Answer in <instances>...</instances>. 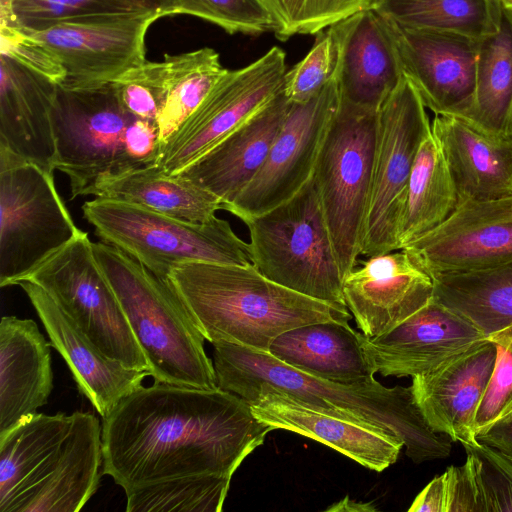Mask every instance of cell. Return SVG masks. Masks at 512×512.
Returning a JSON list of instances; mask_svg holds the SVG:
<instances>
[{
    "label": "cell",
    "instance_id": "6da1fadb",
    "mask_svg": "<svg viewBox=\"0 0 512 512\" xmlns=\"http://www.w3.org/2000/svg\"><path fill=\"white\" fill-rule=\"evenodd\" d=\"M272 430L232 392L155 381L102 418V473L125 493L179 477H232Z\"/></svg>",
    "mask_w": 512,
    "mask_h": 512
},
{
    "label": "cell",
    "instance_id": "7a4b0ae2",
    "mask_svg": "<svg viewBox=\"0 0 512 512\" xmlns=\"http://www.w3.org/2000/svg\"><path fill=\"white\" fill-rule=\"evenodd\" d=\"M213 365L220 389L251 403L275 392L313 409L382 429L399 438L416 464L450 455L451 439L434 431L415 402L412 388L386 387L375 378L345 384L301 372L268 352L213 343Z\"/></svg>",
    "mask_w": 512,
    "mask_h": 512
},
{
    "label": "cell",
    "instance_id": "3957f363",
    "mask_svg": "<svg viewBox=\"0 0 512 512\" xmlns=\"http://www.w3.org/2000/svg\"><path fill=\"white\" fill-rule=\"evenodd\" d=\"M169 281L209 342L268 352L283 332L320 321L348 322V310L305 296L248 266L190 262Z\"/></svg>",
    "mask_w": 512,
    "mask_h": 512
},
{
    "label": "cell",
    "instance_id": "277c9868",
    "mask_svg": "<svg viewBox=\"0 0 512 512\" xmlns=\"http://www.w3.org/2000/svg\"><path fill=\"white\" fill-rule=\"evenodd\" d=\"M52 123L55 169L67 175L71 199L94 195L114 178L158 165L157 124L128 112L113 83L76 90L58 86Z\"/></svg>",
    "mask_w": 512,
    "mask_h": 512
},
{
    "label": "cell",
    "instance_id": "5b68a950",
    "mask_svg": "<svg viewBox=\"0 0 512 512\" xmlns=\"http://www.w3.org/2000/svg\"><path fill=\"white\" fill-rule=\"evenodd\" d=\"M96 260L110 282L157 382L200 389L218 387L205 338L169 281L106 242H92Z\"/></svg>",
    "mask_w": 512,
    "mask_h": 512
},
{
    "label": "cell",
    "instance_id": "8992f818",
    "mask_svg": "<svg viewBox=\"0 0 512 512\" xmlns=\"http://www.w3.org/2000/svg\"><path fill=\"white\" fill-rule=\"evenodd\" d=\"M246 225L252 263L264 276L348 310L343 276L313 179L293 198Z\"/></svg>",
    "mask_w": 512,
    "mask_h": 512
},
{
    "label": "cell",
    "instance_id": "52a82bcc",
    "mask_svg": "<svg viewBox=\"0 0 512 512\" xmlns=\"http://www.w3.org/2000/svg\"><path fill=\"white\" fill-rule=\"evenodd\" d=\"M82 211L104 242L164 279L190 262L253 264L249 244L218 217L205 223L187 222L102 197L86 201Z\"/></svg>",
    "mask_w": 512,
    "mask_h": 512
},
{
    "label": "cell",
    "instance_id": "ba28073f",
    "mask_svg": "<svg viewBox=\"0 0 512 512\" xmlns=\"http://www.w3.org/2000/svg\"><path fill=\"white\" fill-rule=\"evenodd\" d=\"M378 111L340 101L313 182L343 279L358 265L370 202Z\"/></svg>",
    "mask_w": 512,
    "mask_h": 512
},
{
    "label": "cell",
    "instance_id": "9c48e42d",
    "mask_svg": "<svg viewBox=\"0 0 512 512\" xmlns=\"http://www.w3.org/2000/svg\"><path fill=\"white\" fill-rule=\"evenodd\" d=\"M83 232L53 173L0 147V286L18 285Z\"/></svg>",
    "mask_w": 512,
    "mask_h": 512
},
{
    "label": "cell",
    "instance_id": "30bf717a",
    "mask_svg": "<svg viewBox=\"0 0 512 512\" xmlns=\"http://www.w3.org/2000/svg\"><path fill=\"white\" fill-rule=\"evenodd\" d=\"M24 280L41 287L105 356L128 368L149 371L146 357L96 260L86 232Z\"/></svg>",
    "mask_w": 512,
    "mask_h": 512
},
{
    "label": "cell",
    "instance_id": "8fae6325",
    "mask_svg": "<svg viewBox=\"0 0 512 512\" xmlns=\"http://www.w3.org/2000/svg\"><path fill=\"white\" fill-rule=\"evenodd\" d=\"M431 123L417 91L403 75L378 110L373 182L361 255L398 250L397 232L407 184Z\"/></svg>",
    "mask_w": 512,
    "mask_h": 512
},
{
    "label": "cell",
    "instance_id": "7c38bea8",
    "mask_svg": "<svg viewBox=\"0 0 512 512\" xmlns=\"http://www.w3.org/2000/svg\"><path fill=\"white\" fill-rule=\"evenodd\" d=\"M286 53L273 46L250 64L226 70L162 147L158 166L177 174L242 126L282 89Z\"/></svg>",
    "mask_w": 512,
    "mask_h": 512
},
{
    "label": "cell",
    "instance_id": "4fadbf2b",
    "mask_svg": "<svg viewBox=\"0 0 512 512\" xmlns=\"http://www.w3.org/2000/svg\"><path fill=\"white\" fill-rule=\"evenodd\" d=\"M338 106L335 77L309 101L291 103L264 164L224 210L246 224L299 193L313 178L322 142Z\"/></svg>",
    "mask_w": 512,
    "mask_h": 512
},
{
    "label": "cell",
    "instance_id": "5bb4252c",
    "mask_svg": "<svg viewBox=\"0 0 512 512\" xmlns=\"http://www.w3.org/2000/svg\"><path fill=\"white\" fill-rule=\"evenodd\" d=\"M156 20L154 17L94 18L65 21L28 33L60 61L65 78L58 86L86 89L113 83L145 63V37Z\"/></svg>",
    "mask_w": 512,
    "mask_h": 512
},
{
    "label": "cell",
    "instance_id": "9a60e30c",
    "mask_svg": "<svg viewBox=\"0 0 512 512\" xmlns=\"http://www.w3.org/2000/svg\"><path fill=\"white\" fill-rule=\"evenodd\" d=\"M382 17L397 49L403 75L424 106L435 115L465 117L475 95L477 39L405 27Z\"/></svg>",
    "mask_w": 512,
    "mask_h": 512
},
{
    "label": "cell",
    "instance_id": "2e32d148",
    "mask_svg": "<svg viewBox=\"0 0 512 512\" xmlns=\"http://www.w3.org/2000/svg\"><path fill=\"white\" fill-rule=\"evenodd\" d=\"M403 249L430 275L512 262V198L458 201L442 225Z\"/></svg>",
    "mask_w": 512,
    "mask_h": 512
},
{
    "label": "cell",
    "instance_id": "e0dca14e",
    "mask_svg": "<svg viewBox=\"0 0 512 512\" xmlns=\"http://www.w3.org/2000/svg\"><path fill=\"white\" fill-rule=\"evenodd\" d=\"M470 319L434 297L391 330L363 337V350L374 373L414 377L430 372L485 340Z\"/></svg>",
    "mask_w": 512,
    "mask_h": 512
},
{
    "label": "cell",
    "instance_id": "ac0fdd59",
    "mask_svg": "<svg viewBox=\"0 0 512 512\" xmlns=\"http://www.w3.org/2000/svg\"><path fill=\"white\" fill-rule=\"evenodd\" d=\"M367 258L343 279V295L358 328L373 338L426 305L434 296V282L404 249Z\"/></svg>",
    "mask_w": 512,
    "mask_h": 512
},
{
    "label": "cell",
    "instance_id": "d6986e66",
    "mask_svg": "<svg viewBox=\"0 0 512 512\" xmlns=\"http://www.w3.org/2000/svg\"><path fill=\"white\" fill-rule=\"evenodd\" d=\"M495 358L496 345L486 338L436 369L412 378L415 402L434 431L462 445L479 443L475 417Z\"/></svg>",
    "mask_w": 512,
    "mask_h": 512
},
{
    "label": "cell",
    "instance_id": "ffe728a7",
    "mask_svg": "<svg viewBox=\"0 0 512 512\" xmlns=\"http://www.w3.org/2000/svg\"><path fill=\"white\" fill-rule=\"evenodd\" d=\"M330 28L337 44L334 77L340 101L378 111L403 76L384 18L369 9Z\"/></svg>",
    "mask_w": 512,
    "mask_h": 512
},
{
    "label": "cell",
    "instance_id": "44dd1931",
    "mask_svg": "<svg viewBox=\"0 0 512 512\" xmlns=\"http://www.w3.org/2000/svg\"><path fill=\"white\" fill-rule=\"evenodd\" d=\"M18 285L28 296L54 347L66 361L79 391L104 418L150 376L105 356L37 284Z\"/></svg>",
    "mask_w": 512,
    "mask_h": 512
},
{
    "label": "cell",
    "instance_id": "7402d4cb",
    "mask_svg": "<svg viewBox=\"0 0 512 512\" xmlns=\"http://www.w3.org/2000/svg\"><path fill=\"white\" fill-rule=\"evenodd\" d=\"M249 404L255 417L273 429L323 443L376 472L394 464L404 447L382 429L313 409L279 393H262Z\"/></svg>",
    "mask_w": 512,
    "mask_h": 512
},
{
    "label": "cell",
    "instance_id": "603a6c76",
    "mask_svg": "<svg viewBox=\"0 0 512 512\" xmlns=\"http://www.w3.org/2000/svg\"><path fill=\"white\" fill-rule=\"evenodd\" d=\"M57 91L56 83L0 54V147L52 173Z\"/></svg>",
    "mask_w": 512,
    "mask_h": 512
},
{
    "label": "cell",
    "instance_id": "cb8c5ba5",
    "mask_svg": "<svg viewBox=\"0 0 512 512\" xmlns=\"http://www.w3.org/2000/svg\"><path fill=\"white\" fill-rule=\"evenodd\" d=\"M431 130L459 201L512 198V136L488 134L451 115H435Z\"/></svg>",
    "mask_w": 512,
    "mask_h": 512
},
{
    "label": "cell",
    "instance_id": "d4e9b609",
    "mask_svg": "<svg viewBox=\"0 0 512 512\" xmlns=\"http://www.w3.org/2000/svg\"><path fill=\"white\" fill-rule=\"evenodd\" d=\"M290 107L282 87L252 118L177 174L213 193L225 209L264 164Z\"/></svg>",
    "mask_w": 512,
    "mask_h": 512
},
{
    "label": "cell",
    "instance_id": "484cf974",
    "mask_svg": "<svg viewBox=\"0 0 512 512\" xmlns=\"http://www.w3.org/2000/svg\"><path fill=\"white\" fill-rule=\"evenodd\" d=\"M50 343L35 321L0 322V435L37 414L53 389Z\"/></svg>",
    "mask_w": 512,
    "mask_h": 512
},
{
    "label": "cell",
    "instance_id": "4316f807",
    "mask_svg": "<svg viewBox=\"0 0 512 512\" xmlns=\"http://www.w3.org/2000/svg\"><path fill=\"white\" fill-rule=\"evenodd\" d=\"M71 423L72 414L37 413L0 435V512H22L55 469Z\"/></svg>",
    "mask_w": 512,
    "mask_h": 512
},
{
    "label": "cell",
    "instance_id": "83f0119b",
    "mask_svg": "<svg viewBox=\"0 0 512 512\" xmlns=\"http://www.w3.org/2000/svg\"><path fill=\"white\" fill-rule=\"evenodd\" d=\"M363 337L348 322H314L280 334L268 353L306 374L338 383H358L375 374L363 350Z\"/></svg>",
    "mask_w": 512,
    "mask_h": 512
},
{
    "label": "cell",
    "instance_id": "f1b7e54d",
    "mask_svg": "<svg viewBox=\"0 0 512 512\" xmlns=\"http://www.w3.org/2000/svg\"><path fill=\"white\" fill-rule=\"evenodd\" d=\"M102 462L99 419L92 413L75 411L57 472L31 495L23 512L81 510L97 491Z\"/></svg>",
    "mask_w": 512,
    "mask_h": 512
},
{
    "label": "cell",
    "instance_id": "f546056e",
    "mask_svg": "<svg viewBox=\"0 0 512 512\" xmlns=\"http://www.w3.org/2000/svg\"><path fill=\"white\" fill-rule=\"evenodd\" d=\"M94 196L135 205L152 212L193 223H205L223 209L210 191L158 165L131 171L100 185Z\"/></svg>",
    "mask_w": 512,
    "mask_h": 512
},
{
    "label": "cell",
    "instance_id": "4dcf8cb0",
    "mask_svg": "<svg viewBox=\"0 0 512 512\" xmlns=\"http://www.w3.org/2000/svg\"><path fill=\"white\" fill-rule=\"evenodd\" d=\"M462 119L488 134L512 136V6L503 2L498 29L477 39L475 95Z\"/></svg>",
    "mask_w": 512,
    "mask_h": 512
},
{
    "label": "cell",
    "instance_id": "1f68e13d",
    "mask_svg": "<svg viewBox=\"0 0 512 512\" xmlns=\"http://www.w3.org/2000/svg\"><path fill=\"white\" fill-rule=\"evenodd\" d=\"M458 201L450 171L430 130L419 146L408 180L397 232L398 250L442 225Z\"/></svg>",
    "mask_w": 512,
    "mask_h": 512
},
{
    "label": "cell",
    "instance_id": "d6a6232c",
    "mask_svg": "<svg viewBox=\"0 0 512 512\" xmlns=\"http://www.w3.org/2000/svg\"><path fill=\"white\" fill-rule=\"evenodd\" d=\"M431 277L433 297L470 319L486 336L512 323V262Z\"/></svg>",
    "mask_w": 512,
    "mask_h": 512
},
{
    "label": "cell",
    "instance_id": "836d02e7",
    "mask_svg": "<svg viewBox=\"0 0 512 512\" xmlns=\"http://www.w3.org/2000/svg\"><path fill=\"white\" fill-rule=\"evenodd\" d=\"M501 0H382L374 8L399 25L479 39L498 29Z\"/></svg>",
    "mask_w": 512,
    "mask_h": 512
},
{
    "label": "cell",
    "instance_id": "e575fe53",
    "mask_svg": "<svg viewBox=\"0 0 512 512\" xmlns=\"http://www.w3.org/2000/svg\"><path fill=\"white\" fill-rule=\"evenodd\" d=\"M164 61L167 69L166 97L157 119L162 147L227 70L222 66L218 52L208 47L165 55Z\"/></svg>",
    "mask_w": 512,
    "mask_h": 512
},
{
    "label": "cell",
    "instance_id": "d590c367",
    "mask_svg": "<svg viewBox=\"0 0 512 512\" xmlns=\"http://www.w3.org/2000/svg\"><path fill=\"white\" fill-rule=\"evenodd\" d=\"M176 0H12L6 25L27 32L65 21L175 15Z\"/></svg>",
    "mask_w": 512,
    "mask_h": 512
},
{
    "label": "cell",
    "instance_id": "8d00e7d4",
    "mask_svg": "<svg viewBox=\"0 0 512 512\" xmlns=\"http://www.w3.org/2000/svg\"><path fill=\"white\" fill-rule=\"evenodd\" d=\"M231 476L202 474L151 483L126 492L127 512H219Z\"/></svg>",
    "mask_w": 512,
    "mask_h": 512
},
{
    "label": "cell",
    "instance_id": "74e56055",
    "mask_svg": "<svg viewBox=\"0 0 512 512\" xmlns=\"http://www.w3.org/2000/svg\"><path fill=\"white\" fill-rule=\"evenodd\" d=\"M382 0H264L280 41L296 35H314L362 11L376 8Z\"/></svg>",
    "mask_w": 512,
    "mask_h": 512
},
{
    "label": "cell",
    "instance_id": "f35d334b",
    "mask_svg": "<svg viewBox=\"0 0 512 512\" xmlns=\"http://www.w3.org/2000/svg\"><path fill=\"white\" fill-rule=\"evenodd\" d=\"M176 14L209 21L228 34L274 32L275 22L264 0H176Z\"/></svg>",
    "mask_w": 512,
    "mask_h": 512
},
{
    "label": "cell",
    "instance_id": "ab89813d",
    "mask_svg": "<svg viewBox=\"0 0 512 512\" xmlns=\"http://www.w3.org/2000/svg\"><path fill=\"white\" fill-rule=\"evenodd\" d=\"M496 345L494 367L475 417L476 437L512 417V323L487 335Z\"/></svg>",
    "mask_w": 512,
    "mask_h": 512
},
{
    "label": "cell",
    "instance_id": "60d3db41",
    "mask_svg": "<svg viewBox=\"0 0 512 512\" xmlns=\"http://www.w3.org/2000/svg\"><path fill=\"white\" fill-rule=\"evenodd\" d=\"M463 447L474 475L482 512H512V461L481 442Z\"/></svg>",
    "mask_w": 512,
    "mask_h": 512
},
{
    "label": "cell",
    "instance_id": "b9f144b4",
    "mask_svg": "<svg viewBox=\"0 0 512 512\" xmlns=\"http://www.w3.org/2000/svg\"><path fill=\"white\" fill-rule=\"evenodd\" d=\"M337 64V44L329 27L318 34L307 55L287 70L283 93L293 104H301L315 97L334 77Z\"/></svg>",
    "mask_w": 512,
    "mask_h": 512
},
{
    "label": "cell",
    "instance_id": "7bdbcfd3",
    "mask_svg": "<svg viewBox=\"0 0 512 512\" xmlns=\"http://www.w3.org/2000/svg\"><path fill=\"white\" fill-rule=\"evenodd\" d=\"M166 63L146 61L113 82L123 107L157 124L166 97Z\"/></svg>",
    "mask_w": 512,
    "mask_h": 512
},
{
    "label": "cell",
    "instance_id": "ee69618b",
    "mask_svg": "<svg viewBox=\"0 0 512 512\" xmlns=\"http://www.w3.org/2000/svg\"><path fill=\"white\" fill-rule=\"evenodd\" d=\"M0 51L23 67L61 85L64 69L58 58L32 34L14 27H0Z\"/></svg>",
    "mask_w": 512,
    "mask_h": 512
},
{
    "label": "cell",
    "instance_id": "f6af8a7d",
    "mask_svg": "<svg viewBox=\"0 0 512 512\" xmlns=\"http://www.w3.org/2000/svg\"><path fill=\"white\" fill-rule=\"evenodd\" d=\"M446 512H482L474 475L469 463L450 466L443 473Z\"/></svg>",
    "mask_w": 512,
    "mask_h": 512
},
{
    "label": "cell",
    "instance_id": "bcb514c9",
    "mask_svg": "<svg viewBox=\"0 0 512 512\" xmlns=\"http://www.w3.org/2000/svg\"><path fill=\"white\" fill-rule=\"evenodd\" d=\"M409 512H446V493L443 474L431 480L416 496Z\"/></svg>",
    "mask_w": 512,
    "mask_h": 512
},
{
    "label": "cell",
    "instance_id": "7dc6e473",
    "mask_svg": "<svg viewBox=\"0 0 512 512\" xmlns=\"http://www.w3.org/2000/svg\"><path fill=\"white\" fill-rule=\"evenodd\" d=\"M477 440L498 450L512 461V417L494 425L478 436Z\"/></svg>",
    "mask_w": 512,
    "mask_h": 512
},
{
    "label": "cell",
    "instance_id": "c3c4849f",
    "mask_svg": "<svg viewBox=\"0 0 512 512\" xmlns=\"http://www.w3.org/2000/svg\"><path fill=\"white\" fill-rule=\"evenodd\" d=\"M326 511L333 512H366L376 511V508L371 503H362L351 500L348 496L344 497L339 502L330 505Z\"/></svg>",
    "mask_w": 512,
    "mask_h": 512
},
{
    "label": "cell",
    "instance_id": "681fc988",
    "mask_svg": "<svg viewBox=\"0 0 512 512\" xmlns=\"http://www.w3.org/2000/svg\"><path fill=\"white\" fill-rule=\"evenodd\" d=\"M11 0H0V26L6 25L10 18Z\"/></svg>",
    "mask_w": 512,
    "mask_h": 512
},
{
    "label": "cell",
    "instance_id": "f907efd6",
    "mask_svg": "<svg viewBox=\"0 0 512 512\" xmlns=\"http://www.w3.org/2000/svg\"><path fill=\"white\" fill-rule=\"evenodd\" d=\"M503 2V4L507 5V6H512V0H501Z\"/></svg>",
    "mask_w": 512,
    "mask_h": 512
},
{
    "label": "cell",
    "instance_id": "816d5d0a",
    "mask_svg": "<svg viewBox=\"0 0 512 512\" xmlns=\"http://www.w3.org/2000/svg\"><path fill=\"white\" fill-rule=\"evenodd\" d=\"M511 128H512V120H511Z\"/></svg>",
    "mask_w": 512,
    "mask_h": 512
},
{
    "label": "cell",
    "instance_id": "f5cc1de1",
    "mask_svg": "<svg viewBox=\"0 0 512 512\" xmlns=\"http://www.w3.org/2000/svg\"><path fill=\"white\" fill-rule=\"evenodd\" d=\"M12 1V0H11Z\"/></svg>",
    "mask_w": 512,
    "mask_h": 512
}]
</instances>
